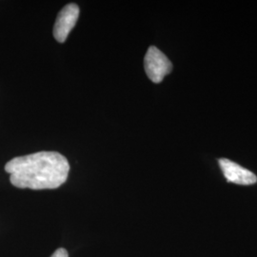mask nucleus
Instances as JSON below:
<instances>
[{
  "label": "nucleus",
  "mask_w": 257,
  "mask_h": 257,
  "mask_svg": "<svg viewBox=\"0 0 257 257\" xmlns=\"http://www.w3.org/2000/svg\"><path fill=\"white\" fill-rule=\"evenodd\" d=\"M5 171L10 181L19 189L53 190L66 182L70 164L57 152H38L9 161Z\"/></svg>",
  "instance_id": "obj_1"
},
{
  "label": "nucleus",
  "mask_w": 257,
  "mask_h": 257,
  "mask_svg": "<svg viewBox=\"0 0 257 257\" xmlns=\"http://www.w3.org/2000/svg\"><path fill=\"white\" fill-rule=\"evenodd\" d=\"M144 68L148 77L154 83H160L173 70V64L160 50L152 46L144 58Z\"/></svg>",
  "instance_id": "obj_2"
},
{
  "label": "nucleus",
  "mask_w": 257,
  "mask_h": 257,
  "mask_svg": "<svg viewBox=\"0 0 257 257\" xmlns=\"http://www.w3.org/2000/svg\"><path fill=\"white\" fill-rule=\"evenodd\" d=\"M79 17V8L76 4H68L58 14L55 27H54V37L55 39L63 43L71 31L74 29L77 19Z\"/></svg>",
  "instance_id": "obj_3"
},
{
  "label": "nucleus",
  "mask_w": 257,
  "mask_h": 257,
  "mask_svg": "<svg viewBox=\"0 0 257 257\" xmlns=\"http://www.w3.org/2000/svg\"><path fill=\"white\" fill-rule=\"evenodd\" d=\"M219 165L228 182L246 186L257 182L256 175L253 173L229 159L221 158L219 159Z\"/></svg>",
  "instance_id": "obj_4"
},
{
  "label": "nucleus",
  "mask_w": 257,
  "mask_h": 257,
  "mask_svg": "<svg viewBox=\"0 0 257 257\" xmlns=\"http://www.w3.org/2000/svg\"><path fill=\"white\" fill-rule=\"evenodd\" d=\"M51 257H69L68 251L65 248H57Z\"/></svg>",
  "instance_id": "obj_5"
}]
</instances>
